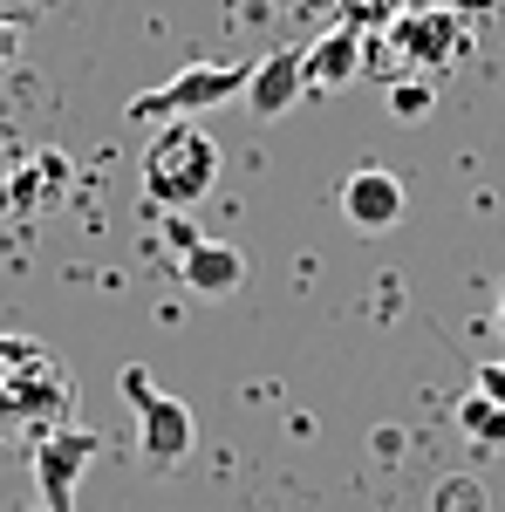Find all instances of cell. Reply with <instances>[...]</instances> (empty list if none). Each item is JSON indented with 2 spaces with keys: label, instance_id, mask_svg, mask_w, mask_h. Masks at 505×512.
Masks as SVG:
<instances>
[{
  "label": "cell",
  "instance_id": "16",
  "mask_svg": "<svg viewBox=\"0 0 505 512\" xmlns=\"http://www.w3.org/2000/svg\"><path fill=\"white\" fill-rule=\"evenodd\" d=\"M14 48H21V28H14V21H7V14H0V69H7V62H14Z\"/></svg>",
  "mask_w": 505,
  "mask_h": 512
},
{
  "label": "cell",
  "instance_id": "5",
  "mask_svg": "<svg viewBox=\"0 0 505 512\" xmlns=\"http://www.w3.org/2000/svg\"><path fill=\"white\" fill-rule=\"evenodd\" d=\"M103 458V437L89 431V424H62V431H48L28 451V472H35V492L48 512H76V492L82 478H89V465Z\"/></svg>",
  "mask_w": 505,
  "mask_h": 512
},
{
  "label": "cell",
  "instance_id": "14",
  "mask_svg": "<svg viewBox=\"0 0 505 512\" xmlns=\"http://www.w3.org/2000/svg\"><path fill=\"white\" fill-rule=\"evenodd\" d=\"M164 246H171V260H178V253H192V246H198V226L185 219V212H164Z\"/></svg>",
  "mask_w": 505,
  "mask_h": 512
},
{
  "label": "cell",
  "instance_id": "15",
  "mask_svg": "<svg viewBox=\"0 0 505 512\" xmlns=\"http://www.w3.org/2000/svg\"><path fill=\"white\" fill-rule=\"evenodd\" d=\"M471 390H485L492 403H505V355H499V362H478V376H471Z\"/></svg>",
  "mask_w": 505,
  "mask_h": 512
},
{
  "label": "cell",
  "instance_id": "3",
  "mask_svg": "<svg viewBox=\"0 0 505 512\" xmlns=\"http://www.w3.org/2000/svg\"><path fill=\"white\" fill-rule=\"evenodd\" d=\"M117 390H123V403L137 410V424H144V431H137V444H144V465H151V472L185 465V458H192V444H198L192 403H185V396H171V390H157L144 362H123V369H117Z\"/></svg>",
  "mask_w": 505,
  "mask_h": 512
},
{
  "label": "cell",
  "instance_id": "11",
  "mask_svg": "<svg viewBox=\"0 0 505 512\" xmlns=\"http://www.w3.org/2000/svg\"><path fill=\"white\" fill-rule=\"evenodd\" d=\"M458 431L478 444V451H505V403H492L485 390H471L458 403Z\"/></svg>",
  "mask_w": 505,
  "mask_h": 512
},
{
  "label": "cell",
  "instance_id": "8",
  "mask_svg": "<svg viewBox=\"0 0 505 512\" xmlns=\"http://www.w3.org/2000/svg\"><path fill=\"white\" fill-rule=\"evenodd\" d=\"M308 96V76H301V48H273L267 62H253V76H246V110L253 117H287L294 103Z\"/></svg>",
  "mask_w": 505,
  "mask_h": 512
},
{
  "label": "cell",
  "instance_id": "2",
  "mask_svg": "<svg viewBox=\"0 0 505 512\" xmlns=\"http://www.w3.org/2000/svg\"><path fill=\"white\" fill-rule=\"evenodd\" d=\"M212 185H219V144L192 117L157 123L151 151H144V192L157 212H192Z\"/></svg>",
  "mask_w": 505,
  "mask_h": 512
},
{
  "label": "cell",
  "instance_id": "13",
  "mask_svg": "<svg viewBox=\"0 0 505 512\" xmlns=\"http://www.w3.org/2000/svg\"><path fill=\"white\" fill-rule=\"evenodd\" d=\"M430 110H437V89H430V76H403V82H389V117L424 123Z\"/></svg>",
  "mask_w": 505,
  "mask_h": 512
},
{
  "label": "cell",
  "instance_id": "19",
  "mask_svg": "<svg viewBox=\"0 0 505 512\" xmlns=\"http://www.w3.org/2000/svg\"><path fill=\"white\" fill-rule=\"evenodd\" d=\"M35 512H48V506H35Z\"/></svg>",
  "mask_w": 505,
  "mask_h": 512
},
{
  "label": "cell",
  "instance_id": "7",
  "mask_svg": "<svg viewBox=\"0 0 505 512\" xmlns=\"http://www.w3.org/2000/svg\"><path fill=\"white\" fill-rule=\"evenodd\" d=\"M403 205H410V192H403V178L383 171V164H362V171H349V185H342V219H349L355 233H389L403 219Z\"/></svg>",
  "mask_w": 505,
  "mask_h": 512
},
{
  "label": "cell",
  "instance_id": "9",
  "mask_svg": "<svg viewBox=\"0 0 505 512\" xmlns=\"http://www.w3.org/2000/svg\"><path fill=\"white\" fill-rule=\"evenodd\" d=\"M301 76H308V96L314 89H342V82L362 76V28L342 21V28H328V35H314L301 48Z\"/></svg>",
  "mask_w": 505,
  "mask_h": 512
},
{
  "label": "cell",
  "instance_id": "6",
  "mask_svg": "<svg viewBox=\"0 0 505 512\" xmlns=\"http://www.w3.org/2000/svg\"><path fill=\"white\" fill-rule=\"evenodd\" d=\"M389 41H396L403 62H417L430 76V69H451V62L471 55V14H458V7H417V14L389 21Z\"/></svg>",
  "mask_w": 505,
  "mask_h": 512
},
{
  "label": "cell",
  "instance_id": "18",
  "mask_svg": "<svg viewBox=\"0 0 505 512\" xmlns=\"http://www.w3.org/2000/svg\"><path fill=\"white\" fill-rule=\"evenodd\" d=\"M499 328H505V280H499Z\"/></svg>",
  "mask_w": 505,
  "mask_h": 512
},
{
  "label": "cell",
  "instance_id": "17",
  "mask_svg": "<svg viewBox=\"0 0 505 512\" xmlns=\"http://www.w3.org/2000/svg\"><path fill=\"white\" fill-rule=\"evenodd\" d=\"M444 7H458V14H492L499 0H444Z\"/></svg>",
  "mask_w": 505,
  "mask_h": 512
},
{
  "label": "cell",
  "instance_id": "4",
  "mask_svg": "<svg viewBox=\"0 0 505 512\" xmlns=\"http://www.w3.org/2000/svg\"><path fill=\"white\" fill-rule=\"evenodd\" d=\"M246 76L253 69H239V62H192L171 82L130 96V123H178V117H198V110H219V103H239Z\"/></svg>",
  "mask_w": 505,
  "mask_h": 512
},
{
  "label": "cell",
  "instance_id": "1",
  "mask_svg": "<svg viewBox=\"0 0 505 512\" xmlns=\"http://www.w3.org/2000/svg\"><path fill=\"white\" fill-rule=\"evenodd\" d=\"M76 424V383L35 335H0V458Z\"/></svg>",
  "mask_w": 505,
  "mask_h": 512
},
{
  "label": "cell",
  "instance_id": "12",
  "mask_svg": "<svg viewBox=\"0 0 505 512\" xmlns=\"http://www.w3.org/2000/svg\"><path fill=\"white\" fill-rule=\"evenodd\" d=\"M492 499H485V478H471V472H451V478H437V492H430V512H485Z\"/></svg>",
  "mask_w": 505,
  "mask_h": 512
},
{
  "label": "cell",
  "instance_id": "10",
  "mask_svg": "<svg viewBox=\"0 0 505 512\" xmlns=\"http://www.w3.org/2000/svg\"><path fill=\"white\" fill-rule=\"evenodd\" d=\"M171 267L185 274V287H192V294H212V301H219V294H233L239 280H246V253H239V246H226V239H198L192 253H178Z\"/></svg>",
  "mask_w": 505,
  "mask_h": 512
}]
</instances>
